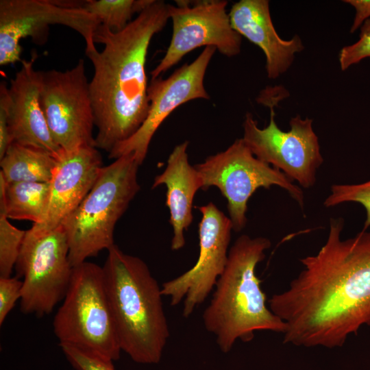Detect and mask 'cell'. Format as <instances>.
I'll list each match as a JSON object with an SVG mask.
<instances>
[{
	"instance_id": "1",
	"label": "cell",
	"mask_w": 370,
	"mask_h": 370,
	"mask_svg": "<svg viewBox=\"0 0 370 370\" xmlns=\"http://www.w3.org/2000/svg\"><path fill=\"white\" fill-rule=\"evenodd\" d=\"M343 227V218H331L323 245L301 258V271L269 299L286 324L284 343L340 347L370 326V230L342 239Z\"/></svg>"
},
{
	"instance_id": "2",
	"label": "cell",
	"mask_w": 370,
	"mask_h": 370,
	"mask_svg": "<svg viewBox=\"0 0 370 370\" xmlns=\"http://www.w3.org/2000/svg\"><path fill=\"white\" fill-rule=\"evenodd\" d=\"M169 18L168 4L153 0L121 32H112L101 24L96 29L95 42L103 48L86 55L94 68L89 88L97 149L110 153L145 121L149 110L145 69L148 49Z\"/></svg>"
},
{
	"instance_id": "3",
	"label": "cell",
	"mask_w": 370,
	"mask_h": 370,
	"mask_svg": "<svg viewBox=\"0 0 370 370\" xmlns=\"http://www.w3.org/2000/svg\"><path fill=\"white\" fill-rule=\"evenodd\" d=\"M271 246L265 237L240 236L230 247L226 265L219 277L203 323L212 334L223 353H228L237 341L250 342L257 331L284 334L286 324L267 304L256 275L258 264Z\"/></svg>"
},
{
	"instance_id": "4",
	"label": "cell",
	"mask_w": 370,
	"mask_h": 370,
	"mask_svg": "<svg viewBox=\"0 0 370 370\" xmlns=\"http://www.w3.org/2000/svg\"><path fill=\"white\" fill-rule=\"evenodd\" d=\"M103 271L121 351L136 363L158 364L170 336L161 286L141 258L115 244Z\"/></svg>"
},
{
	"instance_id": "5",
	"label": "cell",
	"mask_w": 370,
	"mask_h": 370,
	"mask_svg": "<svg viewBox=\"0 0 370 370\" xmlns=\"http://www.w3.org/2000/svg\"><path fill=\"white\" fill-rule=\"evenodd\" d=\"M139 166L130 153L103 166L90 192L62 223L73 267L114 245L116 223L140 189Z\"/></svg>"
},
{
	"instance_id": "6",
	"label": "cell",
	"mask_w": 370,
	"mask_h": 370,
	"mask_svg": "<svg viewBox=\"0 0 370 370\" xmlns=\"http://www.w3.org/2000/svg\"><path fill=\"white\" fill-rule=\"evenodd\" d=\"M53 327L59 345L86 349L113 361L119 359L121 349L103 267L87 261L73 267L70 285Z\"/></svg>"
},
{
	"instance_id": "7",
	"label": "cell",
	"mask_w": 370,
	"mask_h": 370,
	"mask_svg": "<svg viewBox=\"0 0 370 370\" xmlns=\"http://www.w3.org/2000/svg\"><path fill=\"white\" fill-rule=\"evenodd\" d=\"M194 166L201 178V190L215 186L226 199L229 218L235 232L245 227L248 201L260 188L278 186L304 208L301 188L280 170L257 158L242 138Z\"/></svg>"
},
{
	"instance_id": "8",
	"label": "cell",
	"mask_w": 370,
	"mask_h": 370,
	"mask_svg": "<svg viewBox=\"0 0 370 370\" xmlns=\"http://www.w3.org/2000/svg\"><path fill=\"white\" fill-rule=\"evenodd\" d=\"M81 1L1 0L0 65L21 61V39L31 37L37 44L47 40L51 25L66 26L79 34L86 43L85 53L97 50L94 35L101 25L92 14L80 8Z\"/></svg>"
},
{
	"instance_id": "9",
	"label": "cell",
	"mask_w": 370,
	"mask_h": 370,
	"mask_svg": "<svg viewBox=\"0 0 370 370\" xmlns=\"http://www.w3.org/2000/svg\"><path fill=\"white\" fill-rule=\"evenodd\" d=\"M15 267L17 276L23 277L21 312L39 317L51 313L64 299L72 276L63 227L42 234L26 230Z\"/></svg>"
},
{
	"instance_id": "10",
	"label": "cell",
	"mask_w": 370,
	"mask_h": 370,
	"mask_svg": "<svg viewBox=\"0 0 370 370\" xmlns=\"http://www.w3.org/2000/svg\"><path fill=\"white\" fill-rule=\"evenodd\" d=\"M279 101H269L270 121L264 128L258 126L251 113L246 114L242 139L257 158L282 171L299 186L310 188L323 163L313 121L297 115L290 120V130L282 131L275 121L274 106Z\"/></svg>"
},
{
	"instance_id": "11",
	"label": "cell",
	"mask_w": 370,
	"mask_h": 370,
	"mask_svg": "<svg viewBox=\"0 0 370 370\" xmlns=\"http://www.w3.org/2000/svg\"><path fill=\"white\" fill-rule=\"evenodd\" d=\"M89 82L82 59L65 71H42L41 108L54 140L64 151L95 147Z\"/></svg>"
},
{
	"instance_id": "12",
	"label": "cell",
	"mask_w": 370,
	"mask_h": 370,
	"mask_svg": "<svg viewBox=\"0 0 370 370\" xmlns=\"http://www.w3.org/2000/svg\"><path fill=\"white\" fill-rule=\"evenodd\" d=\"M176 2L177 6L168 4L172 36L164 57L151 72V79L159 77L198 47H212L230 58L240 53L242 38L231 25L227 1Z\"/></svg>"
},
{
	"instance_id": "13",
	"label": "cell",
	"mask_w": 370,
	"mask_h": 370,
	"mask_svg": "<svg viewBox=\"0 0 370 370\" xmlns=\"http://www.w3.org/2000/svg\"><path fill=\"white\" fill-rule=\"evenodd\" d=\"M201 214L199 223V255L195 264L180 275L161 286L163 296L175 306L183 301L182 315L190 317L214 290L226 265L233 230L232 222L212 202L197 207Z\"/></svg>"
},
{
	"instance_id": "14",
	"label": "cell",
	"mask_w": 370,
	"mask_h": 370,
	"mask_svg": "<svg viewBox=\"0 0 370 370\" xmlns=\"http://www.w3.org/2000/svg\"><path fill=\"white\" fill-rule=\"evenodd\" d=\"M215 51L214 47H205L193 62L182 65L168 78L151 79L147 88L149 110L145 121L131 137L112 148L109 158L132 153L140 165L156 132L174 110L193 99H210L204 79Z\"/></svg>"
},
{
	"instance_id": "15",
	"label": "cell",
	"mask_w": 370,
	"mask_h": 370,
	"mask_svg": "<svg viewBox=\"0 0 370 370\" xmlns=\"http://www.w3.org/2000/svg\"><path fill=\"white\" fill-rule=\"evenodd\" d=\"M102 157L95 147L62 150L57 158L50 184L47 209L42 221L29 230L42 234L56 229L81 204L95 184Z\"/></svg>"
},
{
	"instance_id": "16",
	"label": "cell",
	"mask_w": 370,
	"mask_h": 370,
	"mask_svg": "<svg viewBox=\"0 0 370 370\" xmlns=\"http://www.w3.org/2000/svg\"><path fill=\"white\" fill-rule=\"evenodd\" d=\"M33 58L21 60V69L10 80L8 125L12 143L46 151L58 158L62 149L54 140L41 108L42 71Z\"/></svg>"
},
{
	"instance_id": "17",
	"label": "cell",
	"mask_w": 370,
	"mask_h": 370,
	"mask_svg": "<svg viewBox=\"0 0 370 370\" xmlns=\"http://www.w3.org/2000/svg\"><path fill=\"white\" fill-rule=\"evenodd\" d=\"M229 16L233 29L264 52L270 79H276L286 72L295 54L304 49L298 35L289 40L279 36L272 23L267 0H241L233 4Z\"/></svg>"
},
{
	"instance_id": "18",
	"label": "cell",
	"mask_w": 370,
	"mask_h": 370,
	"mask_svg": "<svg viewBox=\"0 0 370 370\" xmlns=\"http://www.w3.org/2000/svg\"><path fill=\"white\" fill-rule=\"evenodd\" d=\"M188 145L185 141L174 147L165 169L156 176L152 185V188L162 184L166 187V206L173 228L171 247L173 251L181 249L186 244L184 232L193 221L194 197L202 188L197 169L188 162Z\"/></svg>"
},
{
	"instance_id": "19",
	"label": "cell",
	"mask_w": 370,
	"mask_h": 370,
	"mask_svg": "<svg viewBox=\"0 0 370 370\" xmlns=\"http://www.w3.org/2000/svg\"><path fill=\"white\" fill-rule=\"evenodd\" d=\"M49 188V182L7 184L0 174V214L39 223L47 209Z\"/></svg>"
},
{
	"instance_id": "20",
	"label": "cell",
	"mask_w": 370,
	"mask_h": 370,
	"mask_svg": "<svg viewBox=\"0 0 370 370\" xmlns=\"http://www.w3.org/2000/svg\"><path fill=\"white\" fill-rule=\"evenodd\" d=\"M57 158L50 153L12 143L0 160L5 183L49 182Z\"/></svg>"
},
{
	"instance_id": "21",
	"label": "cell",
	"mask_w": 370,
	"mask_h": 370,
	"mask_svg": "<svg viewBox=\"0 0 370 370\" xmlns=\"http://www.w3.org/2000/svg\"><path fill=\"white\" fill-rule=\"evenodd\" d=\"M152 2L153 0H89L84 1L82 8L112 32H119L132 21L134 14H138Z\"/></svg>"
},
{
	"instance_id": "22",
	"label": "cell",
	"mask_w": 370,
	"mask_h": 370,
	"mask_svg": "<svg viewBox=\"0 0 370 370\" xmlns=\"http://www.w3.org/2000/svg\"><path fill=\"white\" fill-rule=\"evenodd\" d=\"M0 214V278H10L18 260L26 231L19 230Z\"/></svg>"
},
{
	"instance_id": "23",
	"label": "cell",
	"mask_w": 370,
	"mask_h": 370,
	"mask_svg": "<svg viewBox=\"0 0 370 370\" xmlns=\"http://www.w3.org/2000/svg\"><path fill=\"white\" fill-rule=\"evenodd\" d=\"M347 202H355L363 206L366 219L362 230H368L370 227V179L360 184H333L323 206L332 208Z\"/></svg>"
},
{
	"instance_id": "24",
	"label": "cell",
	"mask_w": 370,
	"mask_h": 370,
	"mask_svg": "<svg viewBox=\"0 0 370 370\" xmlns=\"http://www.w3.org/2000/svg\"><path fill=\"white\" fill-rule=\"evenodd\" d=\"M75 370H115L113 360L92 351L71 345H59Z\"/></svg>"
},
{
	"instance_id": "25",
	"label": "cell",
	"mask_w": 370,
	"mask_h": 370,
	"mask_svg": "<svg viewBox=\"0 0 370 370\" xmlns=\"http://www.w3.org/2000/svg\"><path fill=\"white\" fill-rule=\"evenodd\" d=\"M367 58H370V18L361 25L359 40L341 49L338 56L341 69L345 71Z\"/></svg>"
},
{
	"instance_id": "26",
	"label": "cell",
	"mask_w": 370,
	"mask_h": 370,
	"mask_svg": "<svg viewBox=\"0 0 370 370\" xmlns=\"http://www.w3.org/2000/svg\"><path fill=\"white\" fill-rule=\"evenodd\" d=\"M23 281L17 278H0V325L4 322L7 315L21 299Z\"/></svg>"
},
{
	"instance_id": "27",
	"label": "cell",
	"mask_w": 370,
	"mask_h": 370,
	"mask_svg": "<svg viewBox=\"0 0 370 370\" xmlns=\"http://www.w3.org/2000/svg\"><path fill=\"white\" fill-rule=\"evenodd\" d=\"M9 106V87L2 81L0 84V160L12 143L8 125Z\"/></svg>"
},
{
	"instance_id": "28",
	"label": "cell",
	"mask_w": 370,
	"mask_h": 370,
	"mask_svg": "<svg viewBox=\"0 0 370 370\" xmlns=\"http://www.w3.org/2000/svg\"><path fill=\"white\" fill-rule=\"evenodd\" d=\"M344 2L352 5L356 14L350 32H354L370 16V0H345Z\"/></svg>"
}]
</instances>
